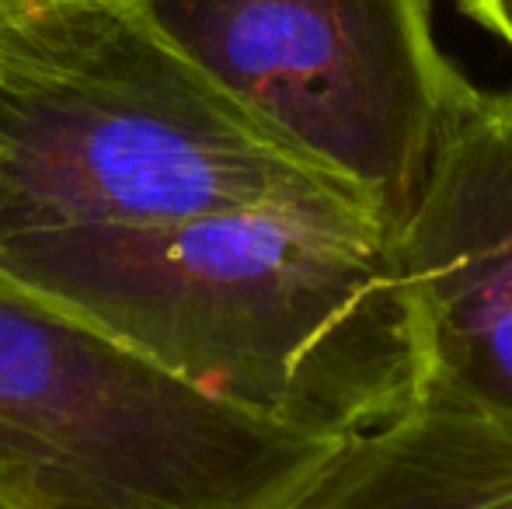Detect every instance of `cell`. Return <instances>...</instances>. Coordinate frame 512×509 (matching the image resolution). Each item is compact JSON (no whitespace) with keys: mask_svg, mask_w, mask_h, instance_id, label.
Returning <instances> with one entry per match:
<instances>
[{"mask_svg":"<svg viewBox=\"0 0 512 509\" xmlns=\"http://www.w3.org/2000/svg\"><path fill=\"white\" fill-rule=\"evenodd\" d=\"M0 272L171 374L342 443L405 415L425 356L394 231L345 206H255L136 231L21 234Z\"/></svg>","mask_w":512,"mask_h":509,"instance_id":"1","label":"cell"},{"mask_svg":"<svg viewBox=\"0 0 512 509\" xmlns=\"http://www.w3.org/2000/svg\"><path fill=\"white\" fill-rule=\"evenodd\" d=\"M255 206H345L384 224L133 0H74L0 25V241Z\"/></svg>","mask_w":512,"mask_h":509,"instance_id":"2","label":"cell"},{"mask_svg":"<svg viewBox=\"0 0 512 509\" xmlns=\"http://www.w3.org/2000/svg\"><path fill=\"white\" fill-rule=\"evenodd\" d=\"M335 447L0 272V509H286Z\"/></svg>","mask_w":512,"mask_h":509,"instance_id":"3","label":"cell"},{"mask_svg":"<svg viewBox=\"0 0 512 509\" xmlns=\"http://www.w3.org/2000/svg\"><path fill=\"white\" fill-rule=\"evenodd\" d=\"M150 25L398 231L474 91L432 0H133Z\"/></svg>","mask_w":512,"mask_h":509,"instance_id":"4","label":"cell"},{"mask_svg":"<svg viewBox=\"0 0 512 509\" xmlns=\"http://www.w3.org/2000/svg\"><path fill=\"white\" fill-rule=\"evenodd\" d=\"M394 245L425 394L512 415V88L453 109Z\"/></svg>","mask_w":512,"mask_h":509,"instance_id":"5","label":"cell"},{"mask_svg":"<svg viewBox=\"0 0 512 509\" xmlns=\"http://www.w3.org/2000/svg\"><path fill=\"white\" fill-rule=\"evenodd\" d=\"M286 509H512V415L422 394L338 443Z\"/></svg>","mask_w":512,"mask_h":509,"instance_id":"6","label":"cell"},{"mask_svg":"<svg viewBox=\"0 0 512 509\" xmlns=\"http://www.w3.org/2000/svg\"><path fill=\"white\" fill-rule=\"evenodd\" d=\"M474 25L492 32L499 42H506L512 53V0H453Z\"/></svg>","mask_w":512,"mask_h":509,"instance_id":"7","label":"cell"},{"mask_svg":"<svg viewBox=\"0 0 512 509\" xmlns=\"http://www.w3.org/2000/svg\"><path fill=\"white\" fill-rule=\"evenodd\" d=\"M60 4H74V0H0V25L32 18V14L49 11V7H60Z\"/></svg>","mask_w":512,"mask_h":509,"instance_id":"8","label":"cell"}]
</instances>
